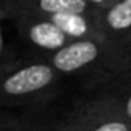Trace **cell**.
<instances>
[{"label": "cell", "mask_w": 131, "mask_h": 131, "mask_svg": "<svg viewBox=\"0 0 131 131\" xmlns=\"http://www.w3.org/2000/svg\"><path fill=\"white\" fill-rule=\"evenodd\" d=\"M70 40H81V38H93L103 42L101 33L96 22V13H57L48 17ZM105 43V42H103Z\"/></svg>", "instance_id": "obj_6"}, {"label": "cell", "mask_w": 131, "mask_h": 131, "mask_svg": "<svg viewBox=\"0 0 131 131\" xmlns=\"http://www.w3.org/2000/svg\"><path fill=\"white\" fill-rule=\"evenodd\" d=\"M2 13L12 18L38 17L48 18L57 13H93L95 7L88 0H0Z\"/></svg>", "instance_id": "obj_4"}, {"label": "cell", "mask_w": 131, "mask_h": 131, "mask_svg": "<svg viewBox=\"0 0 131 131\" xmlns=\"http://www.w3.org/2000/svg\"><path fill=\"white\" fill-rule=\"evenodd\" d=\"M106 55H125L118 50H113L106 43L93 38H81V40H70L60 50L50 53L48 63L55 68L57 73L70 75L78 73L85 68L95 65L101 57Z\"/></svg>", "instance_id": "obj_2"}, {"label": "cell", "mask_w": 131, "mask_h": 131, "mask_svg": "<svg viewBox=\"0 0 131 131\" xmlns=\"http://www.w3.org/2000/svg\"><path fill=\"white\" fill-rule=\"evenodd\" d=\"M101 38L108 47L121 53L131 51V0H115L96 10Z\"/></svg>", "instance_id": "obj_3"}, {"label": "cell", "mask_w": 131, "mask_h": 131, "mask_svg": "<svg viewBox=\"0 0 131 131\" xmlns=\"http://www.w3.org/2000/svg\"><path fill=\"white\" fill-rule=\"evenodd\" d=\"M57 71L48 61L0 70V103L35 95L57 80Z\"/></svg>", "instance_id": "obj_1"}, {"label": "cell", "mask_w": 131, "mask_h": 131, "mask_svg": "<svg viewBox=\"0 0 131 131\" xmlns=\"http://www.w3.org/2000/svg\"><path fill=\"white\" fill-rule=\"evenodd\" d=\"M0 131H17V128L12 123L5 121V119H0Z\"/></svg>", "instance_id": "obj_10"}, {"label": "cell", "mask_w": 131, "mask_h": 131, "mask_svg": "<svg viewBox=\"0 0 131 131\" xmlns=\"http://www.w3.org/2000/svg\"><path fill=\"white\" fill-rule=\"evenodd\" d=\"M123 118L131 123V93L126 96L125 101H123Z\"/></svg>", "instance_id": "obj_8"}, {"label": "cell", "mask_w": 131, "mask_h": 131, "mask_svg": "<svg viewBox=\"0 0 131 131\" xmlns=\"http://www.w3.org/2000/svg\"><path fill=\"white\" fill-rule=\"evenodd\" d=\"M18 30V35L30 43L33 48L45 53H53L65 47L70 38L51 22L50 18H38V17H20L13 18Z\"/></svg>", "instance_id": "obj_5"}, {"label": "cell", "mask_w": 131, "mask_h": 131, "mask_svg": "<svg viewBox=\"0 0 131 131\" xmlns=\"http://www.w3.org/2000/svg\"><path fill=\"white\" fill-rule=\"evenodd\" d=\"M88 131H131V123L125 118H106L93 125Z\"/></svg>", "instance_id": "obj_7"}, {"label": "cell", "mask_w": 131, "mask_h": 131, "mask_svg": "<svg viewBox=\"0 0 131 131\" xmlns=\"http://www.w3.org/2000/svg\"><path fill=\"white\" fill-rule=\"evenodd\" d=\"M88 2L91 3L93 7H95V10H98V8H103V7L110 5V3L115 2V0H88Z\"/></svg>", "instance_id": "obj_9"}]
</instances>
